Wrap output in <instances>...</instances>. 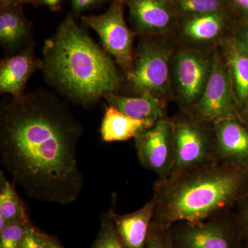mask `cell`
Returning a JSON list of instances; mask_svg holds the SVG:
<instances>
[{
  "instance_id": "cell-11",
  "label": "cell",
  "mask_w": 248,
  "mask_h": 248,
  "mask_svg": "<svg viewBox=\"0 0 248 248\" xmlns=\"http://www.w3.org/2000/svg\"><path fill=\"white\" fill-rule=\"evenodd\" d=\"M135 142L141 166L155 172L159 179L169 177L172 171L174 156L171 119H161L152 128L139 134Z\"/></svg>"
},
{
  "instance_id": "cell-15",
  "label": "cell",
  "mask_w": 248,
  "mask_h": 248,
  "mask_svg": "<svg viewBox=\"0 0 248 248\" xmlns=\"http://www.w3.org/2000/svg\"><path fill=\"white\" fill-rule=\"evenodd\" d=\"M154 208L155 201L152 197L148 203L133 213L118 215L115 210H109V215L125 248L146 247Z\"/></svg>"
},
{
  "instance_id": "cell-31",
  "label": "cell",
  "mask_w": 248,
  "mask_h": 248,
  "mask_svg": "<svg viewBox=\"0 0 248 248\" xmlns=\"http://www.w3.org/2000/svg\"><path fill=\"white\" fill-rule=\"evenodd\" d=\"M63 0H37V5L45 6L54 12L60 11Z\"/></svg>"
},
{
  "instance_id": "cell-18",
  "label": "cell",
  "mask_w": 248,
  "mask_h": 248,
  "mask_svg": "<svg viewBox=\"0 0 248 248\" xmlns=\"http://www.w3.org/2000/svg\"><path fill=\"white\" fill-rule=\"evenodd\" d=\"M156 122L135 120L108 104L101 124V136L102 141L108 143L127 141L135 139L143 130L152 128Z\"/></svg>"
},
{
  "instance_id": "cell-26",
  "label": "cell",
  "mask_w": 248,
  "mask_h": 248,
  "mask_svg": "<svg viewBox=\"0 0 248 248\" xmlns=\"http://www.w3.org/2000/svg\"><path fill=\"white\" fill-rule=\"evenodd\" d=\"M235 219L242 239L248 241V192L236 205Z\"/></svg>"
},
{
  "instance_id": "cell-16",
  "label": "cell",
  "mask_w": 248,
  "mask_h": 248,
  "mask_svg": "<svg viewBox=\"0 0 248 248\" xmlns=\"http://www.w3.org/2000/svg\"><path fill=\"white\" fill-rule=\"evenodd\" d=\"M231 76L240 110L248 104V53L232 35L218 46Z\"/></svg>"
},
{
  "instance_id": "cell-27",
  "label": "cell",
  "mask_w": 248,
  "mask_h": 248,
  "mask_svg": "<svg viewBox=\"0 0 248 248\" xmlns=\"http://www.w3.org/2000/svg\"><path fill=\"white\" fill-rule=\"evenodd\" d=\"M232 35L240 46L248 53V21L237 22Z\"/></svg>"
},
{
  "instance_id": "cell-21",
  "label": "cell",
  "mask_w": 248,
  "mask_h": 248,
  "mask_svg": "<svg viewBox=\"0 0 248 248\" xmlns=\"http://www.w3.org/2000/svg\"><path fill=\"white\" fill-rule=\"evenodd\" d=\"M173 4L179 17L220 12L233 13L228 0H173Z\"/></svg>"
},
{
  "instance_id": "cell-12",
  "label": "cell",
  "mask_w": 248,
  "mask_h": 248,
  "mask_svg": "<svg viewBox=\"0 0 248 248\" xmlns=\"http://www.w3.org/2000/svg\"><path fill=\"white\" fill-rule=\"evenodd\" d=\"M125 3L137 35L173 37L179 18L173 0H125Z\"/></svg>"
},
{
  "instance_id": "cell-19",
  "label": "cell",
  "mask_w": 248,
  "mask_h": 248,
  "mask_svg": "<svg viewBox=\"0 0 248 248\" xmlns=\"http://www.w3.org/2000/svg\"><path fill=\"white\" fill-rule=\"evenodd\" d=\"M31 22L22 6L0 8V43L4 50L13 52L31 43Z\"/></svg>"
},
{
  "instance_id": "cell-33",
  "label": "cell",
  "mask_w": 248,
  "mask_h": 248,
  "mask_svg": "<svg viewBox=\"0 0 248 248\" xmlns=\"http://www.w3.org/2000/svg\"><path fill=\"white\" fill-rule=\"evenodd\" d=\"M46 248H62L58 241L51 236H47Z\"/></svg>"
},
{
  "instance_id": "cell-17",
  "label": "cell",
  "mask_w": 248,
  "mask_h": 248,
  "mask_svg": "<svg viewBox=\"0 0 248 248\" xmlns=\"http://www.w3.org/2000/svg\"><path fill=\"white\" fill-rule=\"evenodd\" d=\"M104 99L125 115L139 120L158 122L165 117L168 101L144 93L140 95L125 96L109 93Z\"/></svg>"
},
{
  "instance_id": "cell-29",
  "label": "cell",
  "mask_w": 248,
  "mask_h": 248,
  "mask_svg": "<svg viewBox=\"0 0 248 248\" xmlns=\"http://www.w3.org/2000/svg\"><path fill=\"white\" fill-rule=\"evenodd\" d=\"M235 16L241 17L239 22L248 21V0H228Z\"/></svg>"
},
{
  "instance_id": "cell-3",
  "label": "cell",
  "mask_w": 248,
  "mask_h": 248,
  "mask_svg": "<svg viewBox=\"0 0 248 248\" xmlns=\"http://www.w3.org/2000/svg\"><path fill=\"white\" fill-rule=\"evenodd\" d=\"M152 222L170 228L229 213L248 192V164L216 161L159 179Z\"/></svg>"
},
{
  "instance_id": "cell-6",
  "label": "cell",
  "mask_w": 248,
  "mask_h": 248,
  "mask_svg": "<svg viewBox=\"0 0 248 248\" xmlns=\"http://www.w3.org/2000/svg\"><path fill=\"white\" fill-rule=\"evenodd\" d=\"M213 51L178 45L171 60L173 97L182 110L190 112L200 100L208 83Z\"/></svg>"
},
{
  "instance_id": "cell-25",
  "label": "cell",
  "mask_w": 248,
  "mask_h": 248,
  "mask_svg": "<svg viewBox=\"0 0 248 248\" xmlns=\"http://www.w3.org/2000/svg\"><path fill=\"white\" fill-rule=\"evenodd\" d=\"M47 236L29 223L21 248H46Z\"/></svg>"
},
{
  "instance_id": "cell-28",
  "label": "cell",
  "mask_w": 248,
  "mask_h": 248,
  "mask_svg": "<svg viewBox=\"0 0 248 248\" xmlns=\"http://www.w3.org/2000/svg\"><path fill=\"white\" fill-rule=\"evenodd\" d=\"M74 14L79 15L94 9L102 4L104 0H70Z\"/></svg>"
},
{
  "instance_id": "cell-2",
  "label": "cell",
  "mask_w": 248,
  "mask_h": 248,
  "mask_svg": "<svg viewBox=\"0 0 248 248\" xmlns=\"http://www.w3.org/2000/svg\"><path fill=\"white\" fill-rule=\"evenodd\" d=\"M115 63L68 15L45 40L40 71L58 94L89 108L106 94L120 91L123 79Z\"/></svg>"
},
{
  "instance_id": "cell-24",
  "label": "cell",
  "mask_w": 248,
  "mask_h": 248,
  "mask_svg": "<svg viewBox=\"0 0 248 248\" xmlns=\"http://www.w3.org/2000/svg\"><path fill=\"white\" fill-rule=\"evenodd\" d=\"M145 248H174L170 227L151 222Z\"/></svg>"
},
{
  "instance_id": "cell-8",
  "label": "cell",
  "mask_w": 248,
  "mask_h": 248,
  "mask_svg": "<svg viewBox=\"0 0 248 248\" xmlns=\"http://www.w3.org/2000/svg\"><path fill=\"white\" fill-rule=\"evenodd\" d=\"M170 229L174 248H241L242 236L232 211L205 221L178 222Z\"/></svg>"
},
{
  "instance_id": "cell-23",
  "label": "cell",
  "mask_w": 248,
  "mask_h": 248,
  "mask_svg": "<svg viewBox=\"0 0 248 248\" xmlns=\"http://www.w3.org/2000/svg\"><path fill=\"white\" fill-rule=\"evenodd\" d=\"M30 222H13L0 231V248H21Z\"/></svg>"
},
{
  "instance_id": "cell-10",
  "label": "cell",
  "mask_w": 248,
  "mask_h": 248,
  "mask_svg": "<svg viewBox=\"0 0 248 248\" xmlns=\"http://www.w3.org/2000/svg\"><path fill=\"white\" fill-rule=\"evenodd\" d=\"M236 24L232 12L179 17L173 37L178 45L213 51L232 35Z\"/></svg>"
},
{
  "instance_id": "cell-7",
  "label": "cell",
  "mask_w": 248,
  "mask_h": 248,
  "mask_svg": "<svg viewBox=\"0 0 248 248\" xmlns=\"http://www.w3.org/2000/svg\"><path fill=\"white\" fill-rule=\"evenodd\" d=\"M125 0H112L104 14L82 16L81 20L97 32L104 50L114 58L126 78L133 69V42L137 35L125 22Z\"/></svg>"
},
{
  "instance_id": "cell-14",
  "label": "cell",
  "mask_w": 248,
  "mask_h": 248,
  "mask_svg": "<svg viewBox=\"0 0 248 248\" xmlns=\"http://www.w3.org/2000/svg\"><path fill=\"white\" fill-rule=\"evenodd\" d=\"M218 161L248 164V127L240 119L213 124Z\"/></svg>"
},
{
  "instance_id": "cell-22",
  "label": "cell",
  "mask_w": 248,
  "mask_h": 248,
  "mask_svg": "<svg viewBox=\"0 0 248 248\" xmlns=\"http://www.w3.org/2000/svg\"><path fill=\"white\" fill-rule=\"evenodd\" d=\"M93 248H125L108 213L103 215L102 228Z\"/></svg>"
},
{
  "instance_id": "cell-4",
  "label": "cell",
  "mask_w": 248,
  "mask_h": 248,
  "mask_svg": "<svg viewBox=\"0 0 248 248\" xmlns=\"http://www.w3.org/2000/svg\"><path fill=\"white\" fill-rule=\"evenodd\" d=\"M141 39L134 51L131 73L125 78L132 96L148 93L169 102L174 99L171 60L177 42L173 37Z\"/></svg>"
},
{
  "instance_id": "cell-32",
  "label": "cell",
  "mask_w": 248,
  "mask_h": 248,
  "mask_svg": "<svg viewBox=\"0 0 248 248\" xmlns=\"http://www.w3.org/2000/svg\"><path fill=\"white\" fill-rule=\"evenodd\" d=\"M240 120L248 127V104L240 110Z\"/></svg>"
},
{
  "instance_id": "cell-1",
  "label": "cell",
  "mask_w": 248,
  "mask_h": 248,
  "mask_svg": "<svg viewBox=\"0 0 248 248\" xmlns=\"http://www.w3.org/2000/svg\"><path fill=\"white\" fill-rule=\"evenodd\" d=\"M84 128L57 94L45 89L0 104V161L32 200L66 206L84 186L78 161Z\"/></svg>"
},
{
  "instance_id": "cell-5",
  "label": "cell",
  "mask_w": 248,
  "mask_h": 248,
  "mask_svg": "<svg viewBox=\"0 0 248 248\" xmlns=\"http://www.w3.org/2000/svg\"><path fill=\"white\" fill-rule=\"evenodd\" d=\"M171 120L174 156L169 176L218 161L213 124L182 110Z\"/></svg>"
},
{
  "instance_id": "cell-13",
  "label": "cell",
  "mask_w": 248,
  "mask_h": 248,
  "mask_svg": "<svg viewBox=\"0 0 248 248\" xmlns=\"http://www.w3.org/2000/svg\"><path fill=\"white\" fill-rule=\"evenodd\" d=\"M35 42L32 41L16 55L6 57L0 62V93L13 97L25 93L29 78L41 69L42 59L35 55Z\"/></svg>"
},
{
  "instance_id": "cell-30",
  "label": "cell",
  "mask_w": 248,
  "mask_h": 248,
  "mask_svg": "<svg viewBox=\"0 0 248 248\" xmlns=\"http://www.w3.org/2000/svg\"><path fill=\"white\" fill-rule=\"evenodd\" d=\"M29 4L37 6V0H0V8L10 6H22V5Z\"/></svg>"
},
{
  "instance_id": "cell-9",
  "label": "cell",
  "mask_w": 248,
  "mask_h": 248,
  "mask_svg": "<svg viewBox=\"0 0 248 248\" xmlns=\"http://www.w3.org/2000/svg\"><path fill=\"white\" fill-rule=\"evenodd\" d=\"M188 112L210 124L228 119H240L231 76L218 47L214 50L211 73L203 94Z\"/></svg>"
},
{
  "instance_id": "cell-20",
  "label": "cell",
  "mask_w": 248,
  "mask_h": 248,
  "mask_svg": "<svg viewBox=\"0 0 248 248\" xmlns=\"http://www.w3.org/2000/svg\"><path fill=\"white\" fill-rule=\"evenodd\" d=\"M0 216L8 223L30 222L24 202L18 195L15 184L6 179L4 172L0 171Z\"/></svg>"
}]
</instances>
